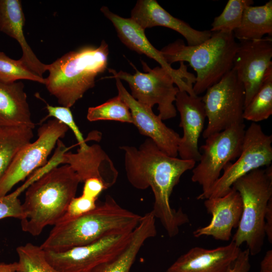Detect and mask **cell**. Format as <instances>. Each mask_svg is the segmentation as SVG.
I'll return each mask as SVG.
<instances>
[{
  "instance_id": "obj_38",
  "label": "cell",
  "mask_w": 272,
  "mask_h": 272,
  "mask_svg": "<svg viewBox=\"0 0 272 272\" xmlns=\"http://www.w3.org/2000/svg\"><path fill=\"white\" fill-rule=\"evenodd\" d=\"M0 272H22L19 267L18 262L6 263H0Z\"/></svg>"
},
{
  "instance_id": "obj_26",
  "label": "cell",
  "mask_w": 272,
  "mask_h": 272,
  "mask_svg": "<svg viewBox=\"0 0 272 272\" xmlns=\"http://www.w3.org/2000/svg\"><path fill=\"white\" fill-rule=\"evenodd\" d=\"M272 114V65L263 77L261 86L244 107L243 119L256 123L266 120Z\"/></svg>"
},
{
  "instance_id": "obj_1",
  "label": "cell",
  "mask_w": 272,
  "mask_h": 272,
  "mask_svg": "<svg viewBox=\"0 0 272 272\" xmlns=\"http://www.w3.org/2000/svg\"><path fill=\"white\" fill-rule=\"evenodd\" d=\"M124 152V166L129 182L138 189L150 187L154 196L152 210L169 237L176 236L180 227L189 222L181 209L171 207L170 198L181 176L192 169L196 162L169 156L150 139L137 148L120 147Z\"/></svg>"
},
{
  "instance_id": "obj_31",
  "label": "cell",
  "mask_w": 272,
  "mask_h": 272,
  "mask_svg": "<svg viewBox=\"0 0 272 272\" xmlns=\"http://www.w3.org/2000/svg\"><path fill=\"white\" fill-rule=\"evenodd\" d=\"M37 97L45 102L46 108L48 113L41 122L45 121L49 117H54V119L59 120L72 130L79 145L80 149L83 150L87 148L88 145L86 144V140L84 139L82 133L74 119L70 108L62 106H52L46 103L39 95H38Z\"/></svg>"
},
{
  "instance_id": "obj_10",
  "label": "cell",
  "mask_w": 272,
  "mask_h": 272,
  "mask_svg": "<svg viewBox=\"0 0 272 272\" xmlns=\"http://www.w3.org/2000/svg\"><path fill=\"white\" fill-rule=\"evenodd\" d=\"M244 123L210 135L200 147L198 164L192 169L191 180L207 193L220 178L221 172L231 161L240 155L245 133Z\"/></svg>"
},
{
  "instance_id": "obj_23",
  "label": "cell",
  "mask_w": 272,
  "mask_h": 272,
  "mask_svg": "<svg viewBox=\"0 0 272 272\" xmlns=\"http://www.w3.org/2000/svg\"><path fill=\"white\" fill-rule=\"evenodd\" d=\"M155 221L156 218L152 211L143 216L123 251L112 260L97 267L92 272H130L145 242L157 235Z\"/></svg>"
},
{
  "instance_id": "obj_35",
  "label": "cell",
  "mask_w": 272,
  "mask_h": 272,
  "mask_svg": "<svg viewBox=\"0 0 272 272\" xmlns=\"http://www.w3.org/2000/svg\"><path fill=\"white\" fill-rule=\"evenodd\" d=\"M250 256L247 248L244 250H241L228 272H249L251 267Z\"/></svg>"
},
{
  "instance_id": "obj_4",
  "label": "cell",
  "mask_w": 272,
  "mask_h": 272,
  "mask_svg": "<svg viewBox=\"0 0 272 272\" xmlns=\"http://www.w3.org/2000/svg\"><path fill=\"white\" fill-rule=\"evenodd\" d=\"M109 47L102 40L98 47L82 46L48 64L45 85L62 106L71 108L95 85L96 77L107 69Z\"/></svg>"
},
{
  "instance_id": "obj_20",
  "label": "cell",
  "mask_w": 272,
  "mask_h": 272,
  "mask_svg": "<svg viewBox=\"0 0 272 272\" xmlns=\"http://www.w3.org/2000/svg\"><path fill=\"white\" fill-rule=\"evenodd\" d=\"M61 164L69 165L77 173L81 182L91 178L101 179L106 188L116 182L118 171L108 155L98 144L89 146L73 153L66 151L62 155Z\"/></svg>"
},
{
  "instance_id": "obj_17",
  "label": "cell",
  "mask_w": 272,
  "mask_h": 272,
  "mask_svg": "<svg viewBox=\"0 0 272 272\" xmlns=\"http://www.w3.org/2000/svg\"><path fill=\"white\" fill-rule=\"evenodd\" d=\"M204 206L212 215L210 223L193 232L195 238L211 236L217 240L229 241L233 228L239 225L242 212V205L239 192L232 188L222 196L205 199Z\"/></svg>"
},
{
  "instance_id": "obj_9",
  "label": "cell",
  "mask_w": 272,
  "mask_h": 272,
  "mask_svg": "<svg viewBox=\"0 0 272 272\" xmlns=\"http://www.w3.org/2000/svg\"><path fill=\"white\" fill-rule=\"evenodd\" d=\"M271 162L272 135L265 133L260 124L253 122L245 130L241 151L236 160L228 163L210 189L196 198L222 196L238 179L254 170L270 165Z\"/></svg>"
},
{
  "instance_id": "obj_5",
  "label": "cell",
  "mask_w": 272,
  "mask_h": 272,
  "mask_svg": "<svg viewBox=\"0 0 272 272\" xmlns=\"http://www.w3.org/2000/svg\"><path fill=\"white\" fill-rule=\"evenodd\" d=\"M238 47L233 33L214 32L201 44L186 45L182 40L178 39L160 51L170 65L176 62H188L196 74L193 91L199 96L232 69Z\"/></svg>"
},
{
  "instance_id": "obj_36",
  "label": "cell",
  "mask_w": 272,
  "mask_h": 272,
  "mask_svg": "<svg viewBox=\"0 0 272 272\" xmlns=\"http://www.w3.org/2000/svg\"><path fill=\"white\" fill-rule=\"evenodd\" d=\"M264 232L269 243H272V199L267 205L264 218Z\"/></svg>"
},
{
  "instance_id": "obj_14",
  "label": "cell",
  "mask_w": 272,
  "mask_h": 272,
  "mask_svg": "<svg viewBox=\"0 0 272 272\" xmlns=\"http://www.w3.org/2000/svg\"><path fill=\"white\" fill-rule=\"evenodd\" d=\"M272 37L238 43L232 69L245 90V107L259 89L268 67L272 65Z\"/></svg>"
},
{
  "instance_id": "obj_15",
  "label": "cell",
  "mask_w": 272,
  "mask_h": 272,
  "mask_svg": "<svg viewBox=\"0 0 272 272\" xmlns=\"http://www.w3.org/2000/svg\"><path fill=\"white\" fill-rule=\"evenodd\" d=\"M115 80L118 96L129 108L132 124L142 134L151 139L163 152L170 156L177 157L181 139L180 135L166 126L160 117L153 112L152 108L134 99L125 88L120 80L115 79Z\"/></svg>"
},
{
  "instance_id": "obj_32",
  "label": "cell",
  "mask_w": 272,
  "mask_h": 272,
  "mask_svg": "<svg viewBox=\"0 0 272 272\" xmlns=\"http://www.w3.org/2000/svg\"><path fill=\"white\" fill-rule=\"evenodd\" d=\"M97 206L96 199L83 195L79 197L75 196L72 199L65 213L57 223L65 222L82 216L93 210Z\"/></svg>"
},
{
  "instance_id": "obj_21",
  "label": "cell",
  "mask_w": 272,
  "mask_h": 272,
  "mask_svg": "<svg viewBox=\"0 0 272 272\" xmlns=\"http://www.w3.org/2000/svg\"><path fill=\"white\" fill-rule=\"evenodd\" d=\"M25 16L20 0H0V31L16 39L20 45L21 61L31 71L43 77L48 64L42 62L33 51L24 36Z\"/></svg>"
},
{
  "instance_id": "obj_24",
  "label": "cell",
  "mask_w": 272,
  "mask_h": 272,
  "mask_svg": "<svg viewBox=\"0 0 272 272\" xmlns=\"http://www.w3.org/2000/svg\"><path fill=\"white\" fill-rule=\"evenodd\" d=\"M233 34L240 41L260 39L265 35L271 36L272 1L262 6L247 7Z\"/></svg>"
},
{
  "instance_id": "obj_29",
  "label": "cell",
  "mask_w": 272,
  "mask_h": 272,
  "mask_svg": "<svg viewBox=\"0 0 272 272\" xmlns=\"http://www.w3.org/2000/svg\"><path fill=\"white\" fill-rule=\"evenodd\" d=\"M253 4L252 0H229L221 14L214 18L210 31L233 33L241 24L245 9Z\"/></svg>"
},
{
  "instance_id": "obj_11",
  "label": "cell",
  "mask_w": 272,
  "mask_h": 272,
  "mask_svg": "<svg viewBox=\"0 0 272 272\" xmlns=\"http://www.w3.org/2000/svg\"><path fill=\"white\" fill-rule=\"evenodd\" d=\"M132 232L109 234L63 251L44 250L46 257L60 272H92L120 254L128 244Z\"/></svg>"
},
{
  "instance_id": "obj_37",
  "label": "cell",
  "mask_w": 272,
  "mask_h": 272,
  "mask_svg": "<svg viewBox=\"0 0 272 272\" xmlns=\"http://www.w3.org/2000/svg\"><path fill=\"white\" fill-rule=\"evenodd\" d=\"M260 272H272V250L266 251L260 265Z\"/></svg>"
},
{
  "instance_id": "obj_6",
  "label": "cell",
  "mask_w": 272,
  "mask_h": 272,
  "mask_svg": "<svg viewBox=\"0 0 272 272\" xmlns=\"http://www.w3.org/2000/svg\"><path fill=\"white\" fill-rule=\"evenodd\" d=\"M232 188L241 197L242 212L232 241L240 247L246 243L251 256L261 251L265 237L264 218L272 199L271 165L254 170L238 179Z\"/></svg>"
},
{
  "instance_id": "obj_25",
  "label": "cell",
  "mask_w": 272,
  "mask_h": 272,
  "mask_svg": "<svg viewBox=\"0 0 272 272\" xmlns=\"http://www.w3.org/2000/svg\"><path fill=\"white\" fill-rule=\"evenodd\" d=\"M33 137L31 128L0 126V181L16 155Z\"/></svg>"
},
{
  "instance_id": "obj_34",
  "label": "cell",
  "mask_w": 272,
  "mask_h": 272,
  "mask_svg": "<svg viewBox=\"0 0 272 272\" xmlns=\"http://www.w3.org/2000/svg\"><path fill=\"white\" fill-rule=\"evenodd\" d=\"M82 194L97 199L98 196L106 187L103 182L98 178H91L84 182Z\"/></svg>"
},
{
  "instance_id": "obj_28",
  "label": "cell",
  "mask_w": 272,
  "mask_h": 272,
  "mask_svg": "<svg viewBox=\"0 0 272 272\" xmlns=\"http://www.w3.org/2000/svg\"><path fill=\"white\" fill-rule=\"evenodd\" d=\"M87 118L90 121L114 120L132 123L129 108L119 96L101 105L89 108Z\"/></svg>"
},
{
  "instance_id": "obj_7",
  "label": "cell",
  "mask_w": 272,
  "mask_h": 272,
  "mask_svg": "<svg viewBox=\"0 0 272 272\" xmlns=\"http://www.w3.org/2000/svg\"><path fill=\"white\" fill-rule=\"evenodd\" d=\"M143 69L147 73H142L135 68L134 74L109 69L112 76L110 78L123 80L128 84L131 95L137 101L152 108L158 104V115L162 120L176 116L177 110L173 103L179 91L173 75L161 66L151 69L146 62L142 61Z\"/></svg>"
},
{
  "instance_id": "obj_3",
  "label": "cell",
  "mask_w": 272,
  "mask_h": 272,
  "mask_svg": "<svg viewBox=\"0 0 272 272\" xmlns=\"http://www.w3.org/2000/svg\"><path fill=\"white\" fill-rule=\"evenodd\" d=\"M80 179L67 164L55 167L27 188L20 219L23 231L38 236L47 226L55 225L75 197Z\"/></svg>"
},
{
  "instance_id": "obj_16",
  "label": "cell",
  "mask_w": 272,
  "mask_h": 272,
  "mask_svg": "<svg viewBox=\"0 0 272 272\" xmlns=\"http://www.w3.org/2000/svg\"><path fill=\"white\" fill-rule=\"evenodd\" d=\"M175 103L180 114L179 126L183 129L178 154L183 160L198 162L200 156L198 142L206 118L201 97L179 91Z\"/></svg>"
},
{
  "instance_id": "obj_8",
  "label": "cell",
  "mask_w": 272,
  "mask_h": 272,
  "mask_svg": "<svg viewBox=\"0 0 272 272\" xmlns=\"http://www.w3.org/2000/svg\"><path fill=\"white\" fill-rule=\"evenodd\" d=\"M245 95L243 85L233 69L206 91L201 97L208 119L204 139L243 123Z\"/></svg>"
},
{
  "instance_id": "obj_13",
  "label": "cell",
  "mask_w": 272,
  "mask_h": 272,
  "mask_svg": "<svg viewBox=\"0 0 272 272\" xmlns=\"http://www.w3.org/2000/svg\"><path fill=\"white\" fill-rule=\"evenodd\" d=\"M100 11L112 23L119 39L125 46L157 61L160 66L173 75L179 91L194 95L193 86L195 76L187 71V65L183 62H180L178 69L172 68L165 60L160 50L155 48L148 40L145 30L132 19L119 16L111 12L106 6L102 7Z\"/></svg>"
},
{
  "instance_id": "obj_19",
  "label": "cell",
  "mask_w": 272,
  "mask_h": 272,
  "mask_svg": "<svg viewBox=\"0 0 272 272\" xmlns=\"http://www.w3.org/2000/svg\"><path fill=\"white\" fill-rule=\"evenodd\" d=\"M131 19L143 29L161 26L172 29L181 34L187 45L201 44L208 39L212 32L192 28L185 22L175 18L164 9L155 0H139L131 10Z\"/></svg>"
},
{
  "instance_id": "obj_12",
  "label": "cell",
  "mask_w": 272,
  "mask_h": 272,
  "mask_svg": "<svg viewBox=\"0 0 272 272\" xmlns=\"http://www.w3.org/2000/svg\"><path fill=\"white\" fill-rule=\"evenodd\" d=\"M69 128L56 119L49 120L38 129V138L22 148L0 181V196L8 192L35 170L47 163V158L59 140Z\"/></svg>"
},
{
  "instance_id": "obj_30",
  "label": "cell",
  "mask_w": 272,
  "mask_h": 272,
  "mask_svg": "<svg viewBox=\"0 0 272 272\" xmlns=\"http://www.w3.org/2000/svg\"><path fill=\"white\" fill-rule=\"evenodd\" d=\"M19 80H27L45 84V80L25 65L20 59L10 58L0 51V83L11 84Z\"/></svg>"
},
{
  "instance_id": "obj_22",
  "label": "cell",
  "mask_w": 272,
  "mask_h": 272,
  "mask_svg": "<svg viewBox=\"0 0 272 272\" xmlns=\"http://www.w3.org/2000/svg\"><path fill=\"white\" fill-rule=\"evenodd\" d=\"M0 126L34 129L24 85L0 83Z\"/></svg>"
},
{
  "instance_id": "obj_2",
  "label": "cell",
  "mask_w": 272,
  "mask_h": 272,
  "mask_svg": "<svg viewBox=\"0 0 272 272\" xmlns=\"http://www.w3.org/2000/svg\"><path fill=\"white\" fill-rule=\"evenodd\" d=\"M142 217L122 208L108 195L92 211L56 224L40 247L44 250L61 252L109 234L132 232Z\"/></svg>"
},
{
  "instance_id": "obj_18",
  "label": "cell",
  "mask_w": 272,
  "mask_h": 272,
  "mask_svg": "<svg viewBox=\"0 0 272 272\" xmlns=\"http://www.w3.org/2000/svg\"><path fill=\"white\" fill-rule=\"evenodd\" d=\"M241 250L232 241L213 249L194 247L179 256L166 272H228Z\"/></svg>"
},
{
  "instance_id": "obj_27",
  "label": "cell",
  "mask_w": 272,
  "mask_h": 272,
  "mask_svg": "<svg viewBox=\"0 0 272 272\" xmlns=\"http://www.w3.org/2000/svg\"><path fill=\"white\" fill-rule=\"evenodd\" d=\"M18 264L22 272H60L47 260L44 250L31 243L18 246Z\"/></svg>"
},
{
  "instance_id": "obj_33",
  "label": "cell",
  "mask_w": 272,
  "mask_h": 272,
  "mask_svg": "<svg viewBox=\"0 0 272 272\" xmlns=\"http://www.w3.org/2000/svg\"><path fill=\"white\" fill-rule=\"evenodd\" d=\"M22 191L20 187L11 193L0 196V220L6 218L19 219L22 218V203L18 197Z\"/></svg>"
}]
</instances>
